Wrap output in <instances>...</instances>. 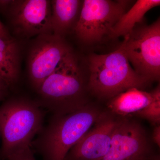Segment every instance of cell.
Returning a JSON list of instances; mask_svg holds the SVG:
<instances>
[{"instance_id": "obj_1", "label": "cell", "mask_w": 160, "mask_h": 160, "mask_svg": "<svg viewBox=\"0 0 160 160\" xmlns=\"http://www.w3.org/2000/svg\"><path fill=\"white\" fill-rule=\"evenodd\" d=\"M88 78L81 69L73 51L63 60L37 90L42 107L53 115L70 113L89 103Z\"/></svg>"}, {"instance_id": "obj_2", "label": "cell", "mask_w": 160, "mask_h": 160, "mask_svg": "<svg viewBox=\"0 0 160 160\" xmlns=\"http://www.w3.org/2000/svg\"><path fill=\"white\" fill-rule=\"evenodd\" d=\"M97 105L89 102L67 114L53 115L43 128L34 147L44 160H64L70 149L89 131L103 113Z\"/></svg>"}, {"instance_id": "obj_3", "label": "cell", "mask_w": 160, "mask_h": 160, "mask_svg": "<svg viewBox=\"0 0 160 160\" xmlns=\"http://www.w3.org/2000/svg\"><path fill=\"white\" fill-rule=\"evenodd\" d=\"M44 113L37 102L23 97L9 98L0 106V156L3 160L18 149L31 146L43 129Z\"/></svg>"}, {"instance_id": "obj_4", "label": "cell", "mask_w": 160, "mask_h": 160, "mask_svg": "<svg viewBox=\"0 0 160 160\" xmlns=\"http://www.w3.org/2000/svg\"><path fill=\"white\" fill-rule=\"evenodd\" d=\"M89 91L101 99H111L131 88L141 89L149 83L130 66L124 47L106 54H92L88 60Z\"/></svg>"}, {"instance_id": "obj_5", "label": "cell", "mask_w": 160, "mask_h": 160, "mask_svg": "<svg viewBox=\"0 0 160 160\" xmlns=\"http://www.w3.org/2000/svg\"><path fill=\"white\" fill-rule=\"evenodd\" d=\"M122 45L129 63L140 76L149 82L160 76V20L134 29Z\"/></svg>"}, {"instance_id": "obj_6", "label": "cell", "mask_w": 160, "mask_h": 160, "mask_svg": "<svg viewBox=\"0 0 160 160\" xmlns=\"http://www.w3.org/2000/svg\"><path fill=\"white\" fill-rule=\"evenodd\" d=\"M130 1L85 0L73 32L81 42L90 44L109 35L113 26L126 12Z\"/></svg>"}, {"instance_id": "obj_7", "label": "cell", "mask_w": 160, "mask_h": 160, "mask_svg": "<svg viewBox=\"0 0 160 160\" xmlns=\"http://www.w3.org/2000/svg\"><path fill=\"white\" fill-rule=\"evenodd\" d=\"M2 14L7 20L11 36L21 42L52 33L49 0H11Z\"/></svg>"}, {"instance_id": "obj_8", "label": "cell", "mask_w": 160, "mask_h": 160, "mask_svg": "<svg viewBox=\"0 0 160 160\" xmlns=\"http://www.w3.org/2000/svg\"><path fill=\"white\" fill-rule=\"evenodd\" d=\"M73 51L66 39L52 33L40 35L30 42L27 56L29 83L37 91L61 62Z\"/></svg>"}, {"instance_id": "obj_9", "label": "cell", "mask_w": 160, "mask_h": 160, "mask_svg": "<svg viewBox=\"0 0 160 160\" xmlns=\"http://www.w3.org/2000/svg\"><path fill=\"white\" fill-rule=\"evenodd\" d=\"M152 154L141 124L129 118L118 117L110 149L102 160H147Z\"/></svg>"}, {"instance_id": "obj_10", "label": "cell", "mask_w": 160, "mask_h": 160, "mask_svg": "<svg viewBox=\"0 0 160 160\" xmlns=\"http://www.w3.org/2000/svg\"><path fill=\"white\" fill-rule=\"evenodd\" d=\"M118 117L103 112L83 138L70 149L64 160H102L111 146Z\"/></svg>"}, {"instance_id": "obj_11", "label": "cell", "mask_w": 160, "mask_h": 160, "mask_svg": "<svg viewBox=\"0 0 160 160\" xmlns=\"http://www.w3.org/2000/svg\"><path fill=\"white\" fill-rule=\"evenodd\" d=\"M51 26L52 34L65 38L73 32L82 6L80 0H52Z\"/></svg>"}, {"instance_id": "obj_12", "label": "cell", "mask_w": 160, "mask_h": 160, "mask_svg": "<svg viewBox=\"0 0 160 160\" xmlns=\"http://www.w3.org/2000/svg\"><path fill=\"white\" fill-rule=\"evenodd\" d=\"M12 37L0 38V76L12 89L19 80L22 43Z\"/></svg>"}, {"instance_id": "obj_13", "label": "cell", "mask_w": 160, "mask_h": 160, "mask_svg": "<svg viewBox=\"0 0 160 160\" xmlns=\"http://www.w3.org/2000/svg\"><path fill=\"white\" fill-rule=\"evenodd\" d=\"M154 98V92H147L131 88L110 99L107 104L109 111L119 117L135 114L145 108Z\"/></svg>"}, {"instance_id": "obj_14", "label": "cell", "mask_w": 160, "mask_h": 160, "mask_svg": "<svg viewBox=\"0 0 160 160\" xmlns=\"http://www.w3.org/2000/svg\"><path fill=\"white\" fill-rule=\"evenodd\" d=\"M160 5V0H138L113 26L109 37L114 38L129 34L137 23L142 21L147 12Z\"/></svg>"}, {"instance_id": "obj_15", "label": "cell", "mask_w": 160, "mask_h": 160, "mask_svg": "<svg viewBox=\"0 0 160 160\" xmlns=\"http://www.w3.org/2000/svg\"><path fill=\"white\" fill-rule=\"evenodd\" d=\"M154 98L148 106L138 112L135 115L148 120L153 125H158L160 122V86L153 90Z\"/></svg>"}, {"instance_id": "obj_16", "label": "cell", "mask_w": 160, "mask_h": 160, "mask_svg": "<svg viewBox=\"0 0 160 160\" xmlns=\"http://www.w3.org/2000/svg\"><path fill=\"white\" fill-rule=\"evenodd\" d=\"M5 160H36L31 146H27L16 150Z\"/></svg>"}, {"instance_id": "obj_17", "label": "cell", "mask_w": 160, "mask_h": 160, "mask_svg": "<svg viewBox=\"0 0 160 160\" xmlns=\"http://www.w3.org/2000/svg\"><path fill=\"white\" fill-rule=\"evenodd\" d=\"M11 90L8 84L0 76V102L6 100Z\"/></svg>"}, {"instance_id": "obj_18", "label": "cell", "mask_w": 160, "mask_h": 160, "mask_svg": "<svg viewBox=\"0 0 160 160\" xmlns=\"http://www.w3.org/2000/svg\"><path fill=\"white\" fill-rule=\"evenodd\" d=\"M152 139L153 142L160 148V126L156 125L153 129L152 134Z\"/></svg>"}, {"instance_id": "obj_19", "label": "cell", "mask_w": 160, "mask_h": 160, "mask_svg": "<svg viewBox=\"0 0 160 160\" xmlns=\"http://www.w3.org/2000/svg\"><path fill=\"white\" fill-rule=\"evenodd\" d=\"M12 37L7 27L5 26L0 20V38L7 39Z\"/></svg>"}, {"instance_id": "obj_20", "label": "cell", "mask_w": 160, "mask_h": 160, "mask_svg": "<svg viewBox=\"0 0 160 160\" xmlns=\"http://www.w3.org/2000/svg\"><path fill=\"white\" fill-rule=\"evenodd\" d=\"M147 160H160L159 155L152 154Z\"/></svg>"}]
</instances>
